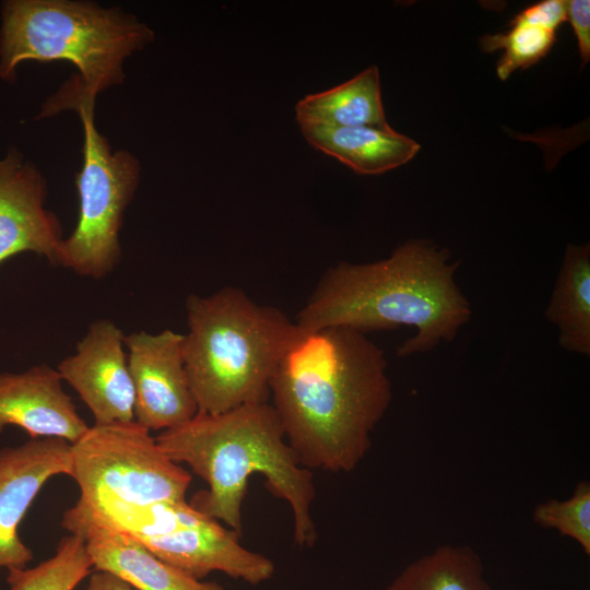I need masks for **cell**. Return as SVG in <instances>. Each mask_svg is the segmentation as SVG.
Here are the masks:
<instances>
[{
  "instance_id": "cell-1",
  "label": "cell",
  "mask_w": 590,
  "mask_h": 590,
  "mask_svg": "<svg viewBox=\"0 0 590 590\" xmlns=\"http://www.w3.org/2000/svg\"><path fill=\"white\" fill-rule=\"evenodd\" d=\"M387 367L377 344L343 327L304 332L284 354L271 405L303 467L339 473L361 463L392 399Z\"/></svg>"
},
{
  "instance_id": "cell-2",
  "label": "cell",
  "mask_w": 590,
  "mask_h": 590,
  "mask_svg": "<svg viewBox=\"0 0 590 590\" xmlns=\"http://www.w3.org/2000/svg\"><path fill=\"white\" fill-rule=\"evenodd\" d=\"M449 259L430 240L410 239L376 262H339L323 273L296 323L305 332L343 327L365 334L414 327L397 356L432 351L452 341L472 315L455 280L459 261Z\"/></svg>"
},
{
  "instance_id": "cell-3",
  "label": "cell",
  "mask_w": 590,
  "mask_h": 590,
  "mask_svg": "<svg viewBox=\"0 0 590 590\" xmlns=\"http://www.w3.org/2000/svg\"><path fill=\"white\" fill-rule=\"evenodd\" d=\"M155 439L170 460L188 464L208 484L209 489L197 494L190 504L201 512L241 534L248 481L262 474L266 487L291 508L295 544H315L314 476L299 463L269 402L221 413L198 412Z\"/></svg>"
},
{
  "instance_id": "cell-4",
  "label": "cell",
  "mask_w": 590,
  "mask_h": 590,
  "mask_svg": "<svg viewBox=\"0 0 590 590\" xmlns=\"http://www.w3.org/2000/svg\"><path fill=\"white\" fill-rule=\"evenodd\" d=\"M155 38L154 31L119 7L82 0H10L2 5L0 76L24 61H68L76 74L43 105L39 118L95 103L125 80L123 63Z\"/></svg>"
},
{
  "instance_id": "cell-5",
  "label": "cell",
  "mask_w": 590,
  "mask_h": 590,
  "mask_svg": "<svg viewBox=\"0 0 590 590\" xmlns=\"http://www.w3.org/2000/svg\"><path fill=\"white\" fill-rule=\"evenodd\" d=\"M182 353L198 412L268 402L278 364L304 334L280 309L226 286L186 300Z\"/></svg>"
},
{
  "instance_id": "cell-6",
  "label": "cell",
  "mask_w": 590,
  "mask_h": 590,
  "mask_svg": "<svg viewBox=\"0 0 590 590\" xmlns=\"http://www.w3.org/2000/svg\"><path fill=\"white\" fill-rule=\"evenodd\" d=\"M94 109L95 103H82L74 109L83 129L82 167L75 174L79 216L73 232L62 241L59 267L99 280L121 259L120 229L141 167L131 152L111 150L96 128Z\"/></svg>"
},
{
  "instance_id": "cell-7",
  "label": "cell",
  "mask_w": 590,
  "mask_h": 590,
  "mask_svg": "<svg viewBox=\"0 0 590 590\" xmlns=\"http://www.w3.org/2000/svg\"><path fill=\"white\" fill-rule=\"evenodd\" d=\"M70 476L88 505L104 498L130 505L186 500L191 483V474L134 421L90 426L71 444Z\"/></svg>"
},
{
  "instance_id": "cell-8",
  "label": "cell",
  "mask_w": 590,
  "mask_h": 590,
  "mask_svg": "<svg viewBox=\"0 0 590 590\" xmlns=\"http://www.w3.org/2000/svg\"><path fill=\"white\" fill-rule=\"evenodd\" d=\"M184 334L165 329L125 335L134 390V422L151 430H166L198 413L185 368Z\"/></svg>"
},
{
  "instance_id": "cell-9",
  "label": "cell",
  "mask_w": 590,
  "mask_h": 590,
  "mask_svg": "<svg viewBox=\"0 0 590 590\" xmlns=\"http://www.w3.org/2000/svg\"><path fill=\"white\" fill-rule=\"evenodd\" d=\"M57 370L80 396L96 425L134 421V390L125 334L109 319L93 321Z\"/></svg>"
},
{
  "instance_id": "cell-10",
  "label": "cell",
  "mask_w": 590,
  "mask_h": 590,
  "mask_svg": "<svg viewBox=\"0 0 590 590\" xmlns=\"http://www.w3.org/2000/svg\"><path fill=\"white\" fill-rule=\"evenodd\" d=\"M61 526L83 539L95 570L110 573L135 590H224L163 562L80 499L63 514Z\"/></svg>"
},
{
  "instance_id": "cell-11",
  "label": "cell",
  "mask_w": 590,
  "mask_h": 590,
  "mask_svg": "<svg viewBox=\"0 0 590 590\" xmlns=\"http://www.w3.org/2000/svg\"><path fill=\"white\" fill-rule=\"evenodd\" d=\"M71 475V444L61 438H32L0 449V570L25 568L32 550L19 536V524L54 476Z\"/></svg>"
},
{
  "instance_id": "cell-12",
  "label": "cell",
  "mask_w": 590,
  "mask_h": 590,
  "mask_svg": "<svg viewBox=\"0 0 590 590\" xmlns=\"http://www.w3.org/2000/svg\"><path fill=\"white\" fill-rule=\"evenodd\" d=\"M47 182L16 150L0 158V264L34 252L59 267L63 241L58 216L45 206Z\"/></svg>"
},
{
  "instance_id": "cell-13",
  "label": "cell",
  "mask_w": 590,
  "mask_h": 590,
  "mask_svg": "<svg viewBox=\"0 0 590 590\" xmlns=\"http://www.w3.org/2000/svg\"><path fill=\"white\" fill-rule=\"evenodd\" d=\"M239 538V533L208 516L192 526L137 539L163 562L197 580L212 571L253 586L271 579L274 563L243 546Z\"/></svg>"
},
{
  "instance_id": "cell-14",
  "label": "cell",
  "mask_w": 590,
  "mask_h": 590,
  "mask_svg": "<svg viewBox=\"0 0 590 590\" xmlns=\"http://www.w3.org/2000/svg\"><path fill=\"white\" fill-rule=\"evenodd\" d=\"M8 426L32 438L78 441L88 429L57 369L35 365L21 373H0V434Z\"/></svg>"
},
{
  "instance_id": "cell-15",
  "label": "cell",
  "mask_w": 590,
  "mask_h": 590,
  "mask_svg": "<svg viewBox=\"0 0 590 590\" xmlns=\"http://www.w3.org/2000/svg\"><path fill=\"white\" fill-rule=\"evenodd\" d=\"M304 139L359 175H379L410 162L421 145L391 127L299 125Z\"/></svg>"
},
{
  "instance_id": "cell-16",
  "label": "cell",
  "mask_w": 590,
  "mask_h": 590,
  "mask_svg": "<svg viewBox=\"0 0 590 590\" xmlns=\"http://www.w3.org/2000/svg\"><path fill=\"white\" fill-rule=\"evenodd\" d=\"M295 117L298 126L390 127L378 68L370 66L340 85L305 96L295 105Z\"/></svg>"
},
{
  "instance_id": "cell-17",
  "label": "cell",
  "mask_w": 590,
  "mask_h": 590,
  "mask_svg": "<svg viewBox=\"0 0 590 590\" xmlns=\"http://www.w3.org/2000/svg\"><path fill=\"white\" fill-rule=\"evenodd\" d=\"M545 317L558 329L559 345L590 355V247L567 245Z\"/></svg>"
},
{
  "instance_id": "cell-18",
  "label": "cell",
  "mask_w": 590,
  "mask_h": 590,
  "mask_svg": "<svg viewBox=\"0 0 590 590\" xmlns=\"http://www.w3.org/2000/svg\"><path fill=\"white\" fill-rule=\"evenodd\" d=\"M385 590H493L479 554L442 545L408 565Z\"/></svg>"
},
{
  "instance_id": "cell-19",
  "label": "cell",
  "mask_w": 590,
  "mask_h": 590,
  "mask_svg": "<svg viewBox=\"0 0 590 590\" xmlns=\"http://www.w3.org/2000/svg\"><path fill=\"white\" fill-rule=\"evenodd\" d=\"M92 567L83 539L70 534L48 559L31 568L9 569L7 582L10 590H74Z\"/></svg>"
},
{
  "instance_id": "cell-20",
  "label": "cell",
  "mask_w": 590,
  "mask_h": 590,
  "mask_svg": "<svg viewBox=\"0 0 590 590\" xmlns=\"http://www.w3.org/2000/svg\"><path fill=\"white\" fill-rule=\"evenodd\" d=\"M510 26L507 32L486 35L480 40L484 51L504 50L496 68L500 80H507L514 71L539 62L556 40V32L547 28L514 21H510Z\"/></svg>"
},
{
  "instance_id": "cell-21",
  "label": "cell",
  "mask_w": 590,
  "mask_h": 590,
  "mask_svg": "<svg viewBox=\"0 0 590 590\" xmlns=\"http://www.w3.org/2000/svg\"><path fill=\"white\" fill-rule=\"evenodd\" d=\"M533 521L543 528H553L578 542L590 554V484L581 481L570 498L550 499L533 511Z\"/></svg>"
},
{
  "instance_id": "cell-22",
  "label": "cell",
  "mask_w": 590,
  "mask_h": 590,
  "mask_svg": "<svg viewBox=\"0 0 590 590\" xmlns=\"http://www.w3.org/2000/svg\"><path fill=\"white\" fill-rule=\"evenodd\" d=\"M511 21L556 32L567 21V1L544 0L538 2L522 10Z\"/></svg>"
},
{
  "instance_id": "cell-23",
  "label": "cell",
  "mask_w": 590,
  "mask_h": 590,
  "mask_svg": "<svg viewBox=\"0 0 590 590\" xmlns=\"http://www.w3.org/2000/svg\"><path fill=\"white\" fill-rule=\"evenodd\" d=\"M567 20L574 30L582 64H586L590 59V1H567Z\"/></svg>"
},
{
  "instance_id": "cell-24",
  "label": "cell",
  "mask_w": 590,
  "mask_h": 590,
  "mask_svg": "<svg viewBox=\"0 0 590 590\" xmlns=\"http://www.w3.org/2000/svg\"><path fill=\"white\" fill-rule=\"evenodd\" d=\"M86 590H135L117 576L95 570L91 575Z\"/></svg>"
}]
</instances>
